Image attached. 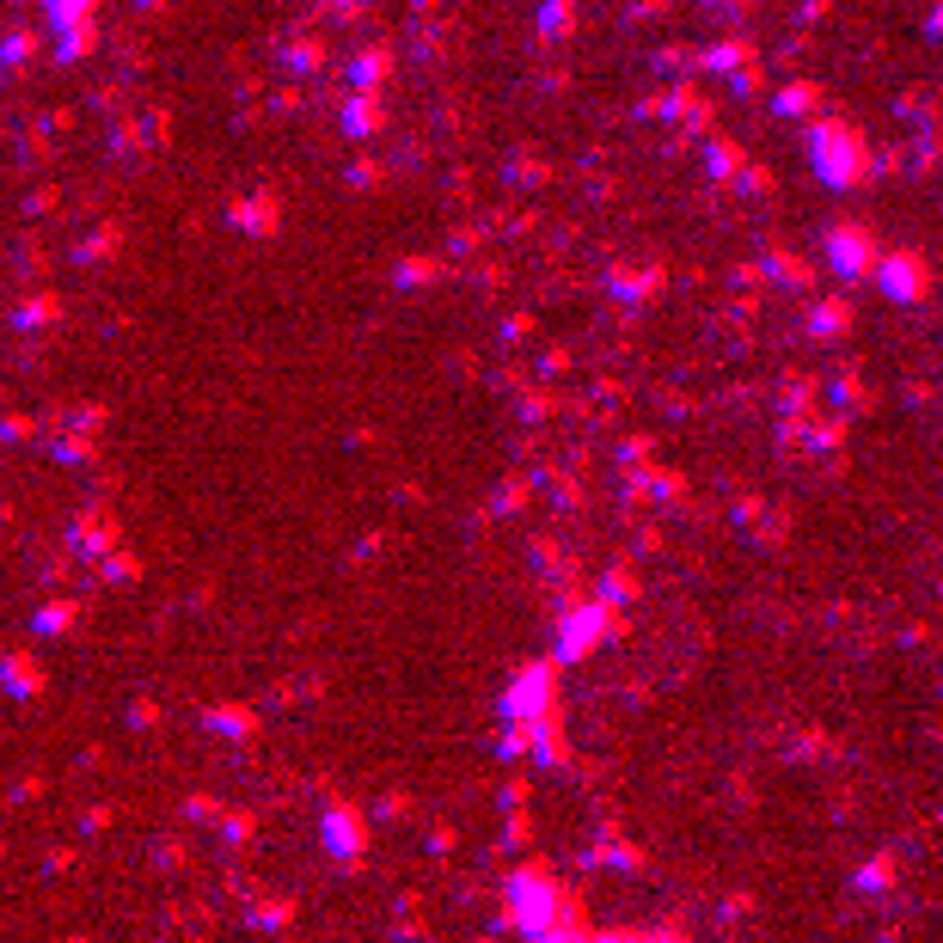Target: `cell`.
I'll return each instance as SVG.
<instances>
[{
    "label": "cell",
    "instance_id": "5",
    "mask_svg": "<svg viewBox=\"0 0 943 943\" xmlns=\"http://www.w3.org/2000/svg\"><path fill=\"white\" fill-rule=\"evenodd\" d=\"M570 625H576V631L564 637V656H582V650H588V643H594V631H601V613H576Z\"/></svg>",
    "mask_w": 943,
    "mask_h": 943
},
{
    "label": "cell",
    "instance_id": "6",
    "mask_svg": "<svg viewBox=\"0 0 943 943\" xmlns=\"http://www.w3.org/2000/svg\"><path fill=\"white\" fill-rule=\"evenodd\" d=\"M325 833H331V852H343V858L356 852V827H350V815H343V809L331 815V827H325Z\"/></svg>",
    "mask_w": 943,
    "mask_h": 943
},
{
    "label": "cell",
    "instance_id": "3",
    "mask_svg": "<svg viewBox=\"0 0 943 943\" xmlns=\"http://www.w3.org/2000/svg\"><path fill=\"white\" fill-rule=\"evenodd\" d=\"M864 264H870V239H864L858 227H839V233H833V270H839V276H858Z\"/></svg>",
    "mask_w": 943,
    "mask_h": 943
},
{
    "label": "cell",
    "instance_id": "1",
    "mask_svg": "<svg viewBox=\"0 0 943 943\" xmlns=\"http://www.w3.org/2000/svg\"><path fill=\"white\" fill-rule=\"evenodd\" d=\"M815 172L827 178V184H846L852 172H858V147H852V135L846 129H815Z\"/></svg>",
    "mask_w": 943,
    "mask_h": 943
},
{
    "label": "cell",
    "instance_id": "7",
    "mask_svg": "<svg viewBox=\"0 0 943 943\" xmlns=\"http://www.w3.org/2000/svg\"><path fill=\"white\" fill-rule=\"evenodd\" d=\"M815 325H821V337H827L833 325H846V307H821V313H815Z\"/></svg>",
    "mask_w": 943,
    "mask_h": 943
},
{
    "label": "cell",
    "instance_id": "4",
    "mask_svg": "<svg viewBox=\"0 0 943 943\" xmlns=\"http://www.w3.org/2000/svg\"><path fill=\"white\" fill-rule=\"evenodd\" d=\"M545 692H552V680H545V668H533V680H527L521 692H509V717H521V711H539V705H545Z\"/></svg>",
    "mask_w": 943,
    "mask_h": 943
},
{
    "label": "cell",
    "instance_id": "2",
    "mask_svg": "<svg viewBox=\"0 0 943 943\" xmlns=\"http://www.w3.org/2000/svg\"><path fill=\"white\" fill-rule=\"evenodd\" d=\"M882 288L895 294V301H919L925 294V264L919 258H888L882 264Z\"/></svg>",
    "mask_w": 943,
    "mask_h": 943
}]
</instances>
